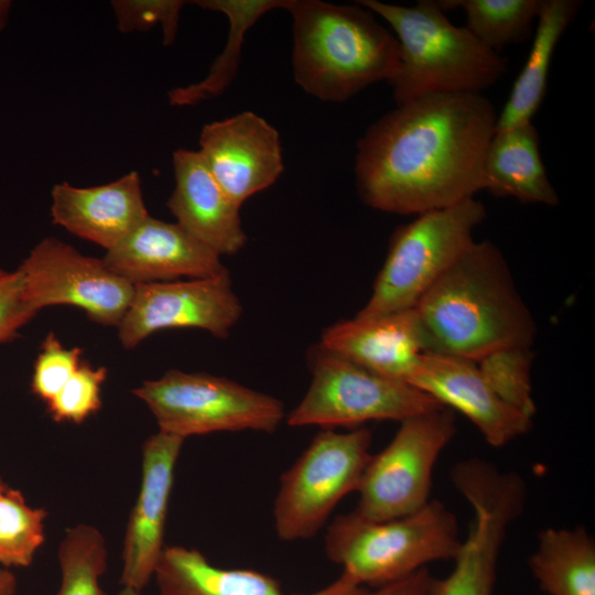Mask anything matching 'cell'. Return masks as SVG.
Returning a JSON list of instances; mask_svg holds the SVG:
<instances>
[{
    "mask_svg": "<svg viewBox=\"0 0 595 595\" xmlns=\"http://www.w3.org/2000/svg\"><path fill=\"white\" fill-rule=\"evenodd\" d=\"M497 117L478 93L431 94L398 105L357 142L361 201L387 213L420 215L475 197Z\"/></svg>",
    "mask_w": 595,
    "mask_h": 595,
    "instance_id": "6da1fadb",
    "label": "cell"
},
{
    "mask_svg": "<svg viewBox=\"0 0 595 595\" xmlns=\"http://www.w3.org/2000/svg\"><path fill=\"white\" fill-rule=\"evenodd\" d=\"M424 353L477 361L495 350L531 346L533 318L496 245L474 241L413 307Z\"/></svg>",
    "mask_w": 595,
    "mask_h": 595,
    "instance_id": "7a4b0ae2",
    "label": "cell"
},
{
    "mask_svg": "<svg viewBox=\"0 0 595 595\" xmlns=\"http://www.w3.org/2000/svg\"><path fill=\"white\" fill-rule=\"evenodd\" d=\"M285 10L293 20L294 79L305 93L340 102L397 74L399 43L365 7L289 0Z\"/></svg>",
    "mask_w": 595,
    "mask_h": 595,
    "instance_id": "3957f363",
    "label": "cell"
},
{
    "mask_svg": "<svg viewBox=\"0 0 595 595\" xmlns=\"http://www.w3.org/2000/svg\"><path fill=\"white\" fill-rule=\"evenodd\" d=\"M393 30L400 63L389 82L398 105L431 94H482L507 73V60L488 48L465 26L454 25L437 1L414 7L358 0Z\"/></svg>",
    "mask_w": 595,
    "mask_h": 595,
    "instance_id": "277c9868",
    "label": "cell"
},
{
    "mask_svg": "<svg viewBox=\"0 0 595 595\" xmlns=\"http://www.w3.org/2000/svg\"><path fill=\"white\" fill-rule=\"evenodd\" d=\"M462 539L455 515L430 499L418 511L389 520L366 519L355 511L337 516L326 529V556L342 574L366 588L381 587L429 564L453 560Z\"/></svg>",
    "mask_w": 595,
    "mask_h": 595,
    "instance_id": "5b68a950",
    "label": "cell"
},
{
    "mask_svg": "<svg viewBox=\"0 0 595 595\" xmlns=\"http://www.w3.org/2000/svg\"><path fill=\"white\" fill-rule=\"evenodd\" d=\"M486 215L484 204L470 197L416 215L398 227L372 293L356 316L370 318L413 309L470 247L474 229Z\"/></svg>",
    "mask_w": 595,
    "mask_h": 595,
    "instance_id": "8992f818",
    "label": "cell"
},
{
    "mask_svg": "<svg viewBox=\"0 0 595 595\" xmlns=\"http://www.w3.org/2000/svg\"><path fill=\"white\" fill-rule=\"evenodd\" d=\"M133 394L148 405L159 431L184 440L214 432L273 433L285 416L279 399L208 374L171 369L143 381Z\"/></svg>",
    "mask_w": 595,
    "mask_h": 595,
    "instance_id": "52a82bcc",
    "label": "cell"
},
{
    "mask_svg": "<svg viewBox=\"0 0 595 595\" xmlns=\"http://www.w3.org/2000/svg\"><path fill=\"white\" fill-rule=\"evenodd\" d=\"M371 432L324 429L281 476L273 505L277 536L282 541L315 536L337 504L357 491L371 455Z\"/></svg>",
    "mask_w": 595,
    "mask_h": 595,
    "instance_id": "ba28073f",
    "label": "cell"
},
{
    "mask_svg": "<svg viewBox=\"0 0 595 595\" xmlns=\"http://www.w3.org/2000/svg\"><path fill=\"white\" fill-rule=\"evenodd\" d=\"M312 380L300 403L286 415L290 426H357L425 413L441 405L408 382L369 371L321 344L310 351Z\"/></svg>",
    "mask_w": 595,
    "mask_h": 595,
    "instance_id": "9c48e42d",
    "label": "cell"
},
{
    "mask_svg": "<svg viewBox=\"0 0 595 595\" xmlns=\"http://www.w3.org/2000/svg\"><path fill=\"white\" fill-rule=\"evenodd\" d=\"M455 432V415L445 407L401 421L389 444L370 455L354 511L382 521L421 509L431 499L436 461Z\"/></svg>",
    "mask_w": 595,
    "mask_h": 595,
    "instance_id": "30bf717a",
    "label": "cell"
},
{
    "mask_svg": "<svg viewBox=\"0 0 595 595\" xmlns=\"http://www.w3.org/2000/svg\"><path fill=\"white\" fill-rule=\"evenodd\" d=\"M18 270L36 311L72 305L106 326L120 324L134 292V284L111 271L102 259L85 256L52 237L39 242Z\"/></svg>",
    "mask_w": 595,
    "mask_h": 595,
    "instance_id": "8fae6325",
    "label": "cell"
},
{
    "mask_svg": "<svg viewBox=\"0 0 595 595\" xmlns=\"http://www.w3.org/2000/svg\"><path fill=\"white\" fill-rule=\"evenodd\" d=\"M242 314L229 273L203 279L134 284L130 305L118 327L126 349L151 334L193 327L226 338Z\"/></svg>",
    "mask_w": 595,
    "mask_h": 595,
    "instance_id": "7c38bea8",
    "label": "cell"
},
{
    "mask_svg": "<svg viewBox=\"0 0 595 595\" xmlns=\"http://www.w3.org/2000/svg\"><path fill=\"white\" fill-rule=\"evenodd\" d=\"M207 169L239 207L271 186L283 171L277 129L252 111L203 127L199 150Z\"/></svg>",
    "mask_w": 595,
    "mask_h": 595,
    "instance_id": "4fadbf2b",
    "label": "cell"
},
{
    "mask_svg": "<svg viewBox=\"0 0 595 595\" xmlns=\"http://www.w3.org/2000/svg\"><path fill=\"white\" fill-rule=\"evenodd\" d=\"M184 439L158 431L144 441L139 494L129 516L120 584L141 592L164 550V530L175 465Z\"/></svg>",
    "mask_w": 595,
    "mask_h": 595,
    "instance_id": "5bb4252c",
    "label": "cell"
},
{
    "mask_svg": "<svg viewBox=\"0 0 595 595\" xmlns=\"http://www.w3.org/2000/svg\"><path fill=\"white\" fill-rule=\"evenodd\" d=\"M407 382L465 415L493 447L505 446L531 429L532 418L499 398L475 361L423 353Z\"/></svg>",
    "mask_w": 595,
    "mask_h": 595,
    "instance_id": "9a60e30c",
    "label": "cell"
},
{
    "mask_svg": "<svg viewBox=\"0 0 595 595\" xmlns=\"http://www.w3.org/2000/svg\"><path fill=\"white\" fill-rule=\"evenodd\" d=\"M106 266L132 284L203 279L229 273L220 256L176 223L150 215L108 250Z\"/></svg>",
    "mask_w": 595,
    "mask_h": 595,
    "instance_id": "2e32d148",
    "label": "cell"
},
{
    "mask_svg": "<svg viewBox=\"0 0 595 595\" xmlns=\"http://www.w3.org/2000/svg\"><path fill=\"white\" fill-rule=\"evenodd\" d=\"M51 214L55 225L107 251L149 216L137 171L91 187L58 183L52 190Z\"/></svg>",
    "mask_w": 595,
    "mask_h": 595,
    "instance_id": "e0dca14e",
    "label": "cell"
},
{
    "mask_svg": "<svg viewBox=\"0 0 595 595\" xmlns=\"http://www.w3.org/2000/svg\"><path fill=\"white\" fill-rule=\"evenodd\" d=\"M320 344L369 371L404 382L424 353L414 309L337 322L323 332Z\"/></svg>",
    "mask_w": 595,
    "mask_h": 595,
    "instance_id": "ac0fdd59",
    "label": "cell"
},
{
    "mask_svg": "<svg viewBox=\"0 0 595 595\" xmlns=\"http://www.w3.org/2000/svg\"><path fill=\"white\" fill-rule=\"evenodd\" d=\"M172 164L175 186L166 204L176 224L219 256L241 250L247 236L240 207L216 182L198 151L178 149Z\"/></svg>",
    "mask_w": 595,
    "mask_h": 595,
    "instance_id": "d6986e66",
    "label": "cell"
},
{
    "mask_svg": "<svg viewBox=\"0 0 595 595\" xmlns=\"http://www.w3.org/2000/svg\"><path fill=\"white\" fill-rule=\"evenodd\" d=\"M468 533L444 577L432 576L426 595H494L499 554L509 526L520 516L518 504L499 491H478Z\"/></svg>",
    "mask_w": 595,
    "mask_h": 595,
    "instance_id": "ffe728a7",
    "label": "cell"
},
{
    "mask_svg": "<svg viewBox=\"0 0 595 595\" xmlns=\"http://www.w3.org/2000/svg\"><path fill=\"white\" fill-rule=\"evenodd\" d=\"M159 595H288L270 575L247 569H223L198 550L165 547L153 575ZM364 587L344 574L324 588L298 595H358Z\"/></svg>",
    "mask_w": 595,
    "mask_h": 595,
    "instance_id": "44dd1931",
    "label": "cell"
},
{
    "mask_svg": "<svg viewBox=\"0 0 595 595\" xmlns=\"http://www.w3.org/2000/svg\"><path fill=\"white\" fill-rule=\"evenodd\" d=\"M482 183L484 191L497 197H512L523 204H559L532 122L494 133L485 153Z\"/></svg>",
    "mask_w": 595,
    "mask_h": 595,
    "instance_id": "7402d4cb",
    "label": "cell"
},
{
    "mask_svg": "<svg viewBox=\"0 0 595 595\" xmlns=\"http://www.w3.org/2000/svg\"><path fill=\"white\" fill-rule=\"evenodd\" d=\"M582 7L580 0H542L526 64L497 117L495 132L531 122L545 96L556 44Z\"/></svg>",
    "mask_w": 595,
    "mask_h": 595,
    "instance_id": "603a6c76",
    "label": "cell"
},
{
    "mask_svg": "<svg viewBox=\"0 0 595 595\" xmlns=\"http://www.w3.org/2000/svg\"><path fill=\"white\" fill-rule=\"evenodd\" d=\"M528 565L547 595H595V543L583 527L542 530Z\"/></svg>",
    "mask_w": 595,
    "mask_h": 595,
    "instance_id": "cb8c5ba5",
    "label": "cell"
},
{
    "mask_svg": "<svg viewBox=\"0 0 595 595\" xmlns=\"http://www.w3.org/2000/svg\"><path fill=\"white\" fill-rule=\"evenodd\" d=\"M289 0H196L192 3L224 13L229 20L228 40L224 51L213 63L207 76L196 84L169 91L172 106H194L224 93L235 78L247 31L266 12L285 9Z\"/></svg>",
    "mask_w": 595,
    "mask_h": 595,
    "instance_id": "d4e9b609",
    "label": "cell"
},
{
    "mask_svg": "<svg viewBox=\"0 0 595 595\" xmlns=\"http://www.w3.org/2000/svg\"><path fill=\"white\" fill-rule=\"evenodd\" d=\"M542 0H445L446 11L462 8L466 29L488 48L499 53L509 44L523 43L532 33Z\"/></svg>",
    "mask_w": 595,
    "mask_h": 595,
    "instance_id": "484cf974",
    "label": "cell"
},
{
    "mask_svg": "<svg viewBox=\"0 0 595 595\" xmlns=\"http://www.w3.org/2000/svg\"><path fill=\"white\" fill-rule=\"evenodd\" d=\"M57 558L61 567L57 595H107L99 584L107 570V548L97 528L82 523L67 529Z\"/></svg>",
    "mask_w": 595,
    "mask_h": 595,
    "instance_id": "4316f807",
    "label": "cell"
},
{
    "mask_svg": "<svg viewBox=\"0 0 595 595\" xmlns=\"http://www.w3.org/2000/svg\"><path fill=\"white\" fill-rule=\"evenodd\" d=\"M47 512L26 504L23 494L8 488L0 497V564L26 567L44 542Z\"/></svg>",
    "mask_w": 595,
    "mask_h": 595,
    "instance_id": "83f0119b",
    "label": "cell"
},
{
    "mask_svg": "<svg viewBox=\"0 0 595 595\" xmlns=\"http://www.w3.org/2000/svg\"><path fill=\"white\" fill-rule=\"evenodd\" d=\"M530 346L506 347L476 361L478 369L506 403L533 418L536 404L532 397Z\"/></svg>",
    "mask_w": 595,
    "mask_h": 595,
    "instance_id": "f1b7e54d",
    "label": "cell"
},
{
    "mask_svg": "<svg viewBox=\"0 0 595 595\" xmlns=\"http://www.w3.org/2000/svg\"><path fill=\"white\" fill-rule=\"evenodd\" d=\"M106 377L105 367L95 368L82 360L61 391L46 403L48 414L56 422H84L101 408V387Z\"/></svg>",
    "mask_w": 595,
    "mask_h": 595,
    "instance_id": "f546056e",
    "label": "cell"
},
{
    "mask_svg": "<svg viewBox=\"0 0 595 595\" xmlns=\"http://www.w3.org/2000/svg\"><path fill=\"white\" fill-rule=\"evenodd\" d=\"M185 3L182 0H112L110 6L120 32H145L160 24L163 44L171 45Z\"/></svg>",
    "mask_w": 595,
    "mask_h": 595,
    "instance_id": "4dcf8cb0",
    "label": "cell"
},
{
    "mask_svg": "<svg viewBox=\"0 0 595 595\" xmlns=\"http://www.w3.org/2000/svg\"><path fill=\"white\" fill-rule=\"evenodd\" d=\"M80 357V348H66L54 333H48L34 363L32 393L48 403L77 370Z\"/></svg>",
    "mask_w": 595,
    "mask_h": 595,
    "instance_id": "1f68e13d",
    "label": "cell"
},
{
    "mask_svg": "<svg viewBox=\"0 0 595 595\" xmlns=\"http://www.w3.org/2000/svg\"><path fill=\"white\" fill-rule=\"evenodd\" d=\"M37 312L26 296L21 272L0 269V343L12 340Z\"/></svg>",
    "mask_w": 595,
    "mask_h": 595,
    "instance_id": "d6a6232c",
    "label": "cell"
},
{
    "mask_svg": "<svg viewBox=\"0 0 595 595\" xmlns=\"http://www.w3.org/2000/svg\"><path fill=\"white\" fill-rule=\"evenodd\" d=\"M432 576L428 567L422 569L405 578L381 587H364L358 595H426Z\"/></svg>",
    "mask_w": 595,
    "mask_h": 595,
    "instance_id": "836d02e7",
    "label": "cell"
},
{
    "mask_svg": "<svg viewBox=\"0 0 595 595\" xmlns=\"http://www.w3.org/2000/svg\"><path fill=\"white\" fill-rule=\"evenodd\" d=\"M17 577L8 569H0V595H15Z\"/></svg>",
    "mask_w": 595,
    "mask_h": 595,
    "instance_id": "e575fe53",
    "label": "cell"
},
{
    "mask_svg": "<svg viewBox=\"0 0 595 595\" xmlns=\"http://www.w3.org/2000/svg\"><path fill=\"white\" fill-rule=\"evenodd\" d=\"M11 7L12 3L10 0H0V31L7 25Z\"/></svg>",
    "mask_w": 595,
    "mask_h": 595,
    "instance_id": "d590c367",
    "label": "cell"
},
{
    "mask_svg": "<svg viewBox=\"0 0 595 595\" xmlns=\"http://www.w3.org/2000/svg\"><path fill=\"white\" fill-rule=\"evenodd\" d=\"M117 595H142V594L141 592L137 589L123 587Z\"/></svg>",
    "mask_w": 595,
    "mask_h": 595,
    "instance_id": "8d00e7d4",
    "label": "cell"
},
{
    "mask_svg": "<svg viewBox=\"0 0 595 595\" xmlns=\"http://www.w3.org/2000/svg\"><path fill=\"white\" fill-rule=\"evenodd\" d=\"M9 487L3 483L2 478L0 477V497L6 493V490Z\"/></svg>",
    "mask_w": 595,
    "mask_h": 595,
    "instance_id": "74e56055",
    "label": "cell"
}]
</instances>
